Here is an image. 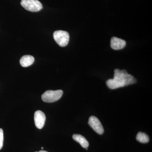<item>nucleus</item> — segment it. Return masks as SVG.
Masks as SVG:
<instances>
[{
	"label": "nucleus",
	"mask_w": 152,
	"mask_h": 152,
	"mask_svg": "<svg viewBox=\"0 0 152 152\" xmlns=\"http://www.w3.org/2000/svg\"><path fill=\"white\" fill-rule=\"evenodd\" d=\"M137 83L135 78L128 74L126 70L115 69L113 79H109L106 82L109 88L115 89L118 88L134 84Z\"/></svg>",
	"instance_id": "nucleus-1"
},
{
	"label": "nucleus",
	"mask_w": 152,
	"mask_h": 152,
	"mask_svg": "<svg viewBox=\"0 0 152 152\" xmlns=\"http://www.w3.org/2000/svg\"><path fill=\"white\" fill-rule=\"evenodd\" d=\"M63 94V91L61 90L56 91H47L42 96L43 101L45 102L52 103L58 100Z\"/></svg>",
	"instance_id": "nucleus-2"
},
{
	"label": "nucleus",
	"mask_w": 152,
	"mask_h": 152,
	"mask_svg": "<svg viewBox=\"0 0 152 152\" xmlns=\"http://www.w3.org/2000/svg\"><path fill=\"white\" fill-rule=\"evenodd\" d=\"M21 5L27 10L37 12L43 8L42 3L38 0H21Z\"/></svg>",
	"instance_id": "nucleus-3"
},
{
	"label": "nucleus",
	"mask_w": 152,
	"mask_h": 152,
	"mask_svg": "<svg viewBox=\"0 0 152 152\" xmlns=\"http://www.w3.org/2000/svg\"><path fill=\"white\" fill-rule=\"evenodd\" d=\"M53 37L57 44L61 47H65L69 43V35L66 31L58 30L53 34Z\"/></svg>",
	"instance_id": "nucleus-4"
},
{
	"label": "nucleus",
	"mask_w": 152,
	"mask_h": 152,
	"mask_svg": "<svg viewBox=\"0 0 152 152\" xmlns=\"http://www.w3.org/2000/svg\"><path fill=\"white\" fill-rule=\"evenodd\" d=\"M88 124L93 129L99 134L102 135L104 134L103 127L99 120L96 117L94 116L90 117Z\"/></svg>",
	"instance_id": "nucleus-5"
},
{
	"label": "nucleus",
	"mask_w": 152,
	"mask_h": 152,
	"mask_svg": "<svg viewBox=\"0 0 152 152\" xmlns=\"http://www.w3.org/2000/svg\"><path fill=\"white\" fill-rule=\"evenodd\" d=\"M34 122L36 127L42 129L45 125L46 116L45 113L40 110L37 111L34 113Z\"/></svg>",
	"instance_id": "nucleus-6"
},
{
	"label": "nucleus",
	"mask_w": 152,
	"mask_h": 152,
	"mask_svg": "<svg viewBox=\"0 0 152 152\" xmlns=\"http://www.w3.org/2000/svg\"><path fill=\"white\" fill-rule=\"evenodd\" d=\"M111 47L115 50H121L126 45V41L120 38L113 37L111 39Z\"/></svg>",
	"instance_id": "nucleus-7"
},
{
	"label": "nucleus",
	"mask_w": 152,
	"mask_h": 152,
	"mask_svg": "<svg viewBox=\"0 0 152 152\" xmlns=\"http://www.w3.org/2000/svg\"><path fill=\"white\" fill-rule=\"evenodd\" d=\"M34 57L30 55H26L21 58L20 60V64L23 67L29 66L34 62Z\"/></svg>",
	"instance_id": "nucleus-8"
},
{
	"label": "nucleus",
	"mask_w": 152,
	"mask_h": 152,
	"mask_svg": "<svg viewBox=\"0 0 152 152\" xmlns=\"http://www.w3.org/2000/svg\"><path fill=\"white\" fill-rule=\"evenodd\" d=\"M74 140L80 144L82 147L87 148L89 146V143L83 136L80 134H74L72 136Z\"/></svg>",
	"instance_id": "nucleus-9"
},
{
	"label": "nucleus",
	"mask_w": 152,
	"mask_h": 152,
	"mask_svg": "<svg viewBox=\"0 0 152 152\" xmlns=\"http://www.w3.org/2000/svg\"><path fill=\"white\" fill-rule=\"evenodd\" d=\"M136 139L140 142L142 143H147L149 141V137L145 133L140 132L138 133L136 137Z\"/></svg>",
	"instance_id": "nucleus-10"
},
{
	"label": "nucleus",
	"mask_w": 152,
	"mask_h": 152,
	"mask_svg": "<svg viewBox=\"0 0 152 152\" xmlns=\"http://www.w3.org/2000/svg\"><path fill=\"white\" fill-rule=\"evenodd\" d=\"M4 142V132L2 129H0V150L1 149Z\"/></svg>",
	"instance_id": "nucleus-11"
},
{
	"label": "nucleus",
	"mask_w": 152,
	"mask_h": 152,
	"mask_svg": "<svg viewBox=\"0 0 152 152\" xmlns=\"http://www.w3.org/2000/svg\"><path fill=\"white\" fill-rule=\"evenodd\" d=\"M48 152L46 151H39V152Z\"/></svg>",
	"instance_id": "nucleus-12"
},
{
	"label": "nucleus",
	"mask_w": 152,
	"mask_h": 152,
	"mask_svg": "<svg viewBox=\"0 0 152 152\" xmlns=\"http://www.w3.org/2000/svg\"><path fill=\"white\" fill-rule=\"evenodd\" d=\"M43 148H44L43 147H42V149H43Z\"/></svg>",
	"instance_id": "nucleus-13"
}]
</instances>
